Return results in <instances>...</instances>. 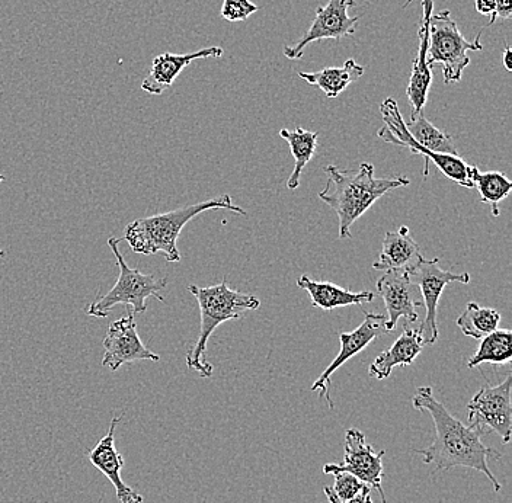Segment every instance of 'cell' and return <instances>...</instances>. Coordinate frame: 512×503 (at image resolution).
Wrapping results in <instances>:
<instances>
[{
	"mask_svg": "<svg viewBox=\"0 0 512 503\" xmlns=\"http://www.w3.org/2000/svg\"><path fill=\"white\" fill-rule=\"evenodd\" d=\"M421 249L409 232V227L400 226L398 232L384 235L382 253L373 265L376 271L411 272L422 261Z\"/></svg>",
	"mask_w": 512,
	"mask_h": 503,
	"instance_id": "ac0fdd59",
	"label": "cell"
},
{
	"mask_svg": "<svg viewBox=\"0 0 512 503\" xmlns=\"http://www.w3.org/2000/svg\"><path fill=\"white\" fill-rule=\"evenodd\" d=\"M334 503H373V499H371V488L366 485L363 490H361L358 495H355L354 498H351L350 501Z\"/></svg>",
	"mask_w": 512,
	"mask_h": 503,
	"instance_id": "f546056e",
	"label": "cell"
},
{
	"mask_svg": "<svg viewBox=\"0 0 512 503\" xmlns=\"http://www.w3.org/2000/svg\"><path fill=\"white\" fill-rule=\"evenodd\" d=\"M438 262H440L438 258L432 259V261L422 259L418 267L409 272V278L418 287L422 304L425 306L424 322L418 329L424 346L434 345L440 335L437 325L438 303H440L441 294L446 290L447 285L470 283L469 272L454 274L451 271H444L438 267Z\"/></svg>",
	"mask_w": 512,
	"mask_h": 503,
	"instance_id": "ba28073f",
	"label": "cell"
},
{
	"mask_svg": "<svg viewBox=\"0 0 512 503\" xmlns=\"http://www.w3.org/2000/svg\"><path fill=\"white\" fill-rule=\"evenodd\" d=\"M511 383L512 377L508 374L496 386L486 384L467 405L469 426L480 429L485 435L496 432L504 444L510 442L512 432Z\"/></svg>",
	"mask_w": 512,
	"mask_h": 503,
	"instance_id": "9c48e42d",
	"label": "cell"
},
{
	"mask_svg": "<svg viewBox=\"0 0 512 503\" xmlns=\"http://www.w3.org/2000/svg\"><path fill=\"white\" fill-rule=\"evenodd\" d=\"M6 256V253L2 251V249H0V258H5Z\"/></svg>",
	"mask_w": 512,
	"mask_h": 503,
	"instance_id": "d6a6232c",
	"label": "cell"
},
{
	"mask_svg": "<svg viewBox=\"0 0 512 503\" xmlns=\"http://www.w3.org/2000/svg\"><path fill=\"white\" fill-rule=\"evenodd\" d=\"M332 476L335 477L334 486L332 488L325 486V489H323L329 503L350 501L366 486L360 479L350 473L339 472L332 474Z\"/></svg>",
	"mask_w": 512,
	"mask_h": 503,
	"instance_id": "484cf974",
	"label": "cell"
},
{
	"mask_svg": "<svg viewBox=\"0 0 512 503\" xmlns=\"http://www.w3.org/2000/svg\"><path fill=\"white\" fill-rule=\"evenodd\" d=\"M422 21L419 25V48L414 64H412L411 79H409L406 96L411 104V120L422 114L428 101L432 83V67L428 64V48H430V22L434 0H421Z\"/></svg>",
	"mask_w": 512,
	"mask_h": 503,
	"instance_id": "9a60e30c",
	"label": "cell"
},
{
	"mask_svg": "<svg viewBox=\"0 0 512 503\" xmlns=\"http://www.w3.org/2000/svg\"><path fill=\"white\" fill-rule=\"evenodd\" d=\"M355 5L354 0H329L316 11L313 24L296 46L284 47V56L290 60H300L304 48L320 40H342L355 34L360 16L348 15V9Z\"/></svg>",
	"mask_w": 512,
	"mask_h": 503,
	"instance_id": "8fae6325",
	"label": "cell"
},
{
	"mask_svg": "<svg viewBox=\"0 0 512 503\" xmlns=\"http://www.w3.org/2000/svg\"><path fill=\"white\" fill-rule=\"evenodd\" d=\"M328 175L325 189L319 198L338 214L339 239H352L351 227L373 207L377 200L393 189L411 184L405 176L376 178L374 165L363 162L357 172L345 171L338 166L325 168Z\"/></svg>",
	"mask_w": 512,
	"mask_h": 503,
	"instance_id": "3957f363",
	"label": "cell"
},
{
	"mask_svg": "<svg viewBox=\"0 0 512 503\" xmlns=\"http://www.w3.org/2000/svg\"><path fill=\"white\" fill-rule=\"evenodd\" d=\"M377 291L387 310V333L398 326L400 317L408 323L418 320V307L422 306L421 293L412 283L408 272L387 271L377 281Z\"/></svg>",
	"mask_w": 512,
	"mask_h": 503,
	"instance_id": "5bb4252c",
	"label": "cell"
},
{
	"mask_svg": "<svg viewBox=\"0 0 512 503\" xmlns=\"http://www.w3.org/2000/svg\"><path fill=\"white\" fill-rule=\"evenodd\" d=\"M121 422V416H114L105 437L95 445L94 450L88 453L89 461L99 470L114 486L118 501L121 503H143L140 493L128 488L121 479V470L124 469V458L115 448V429Z\"/></svg>",
	"mask_w": 512,
	"mask_h": 503,
	"instance_id": "2e32d148",
	"label": "cell"
},
{
	"mask_svg": "<svg viewBox=\"0 0 512 503\" xmlns=\"http://www.w3.org/2000/svg\"><path fill=\"white\" fill-rule=\"evenodd\" d=\"M383 127L380 128L379 139L383 142L406 147L414 155L424 156V176L430 173V163H434L441 173L462 187L473 188L469 178V166L459 155L453 140L444 131L438 130L424 114L418 115L411 123L406 124L393 98L384 99L380 105Z\"/></svg>",
	"mask_w": 512,
	"mask_h": 503,
	"instance_id": "7a4b0ae2",
	"label": "cell"
},
{
	"mask_svg": "<svg viewBox=\"0 0 512 503\" xmlns=\"http://www.w3.org/2000/svg\"><path fill=\"white\" fill-rule=\"evenodd\" d=\"M502 63H504L505 69L508 72L512 70V50L510 47L505 48L504 56H502Z\"/></svg>",
	"mask_w": 512,
	"mask_h": 503,
	"instance_id": "4dcf8cb0",
	"label": "cell"
},
{
	"mask_svg": "<svg viewBox=\"0 0 512 503\" xmlns=\"http://www.w3.org/2000/svg\"><path fill=\"white\" fill-rule=\"evenodd\" d=\"M281 139L286 140L288 146H290L291 155L294 158V171L291 172L290 178L287 181V188L294 191L300 187V179H302V173L306 168L307 163L313 159L316 150H318V133H312V131L304 130V128H296V130H284L280 131Z\"/></svg>",
	"mask_w": 512,
	"mask_h": 503,
	"instance_id": "7402d4cb",
	"label": "cell"
},
{
	"mask_svg": "<svg viewBox=\"0 0 512 503\" xmlns=\"http://www.w3.org/2000/svg\"><path fill=\"white\" fill-rule=\"evenodd\" d=\"M6 181V176L5 175H2V173H0V184H3V182Z\"/></svg>",
	"mask_w": 512,
	"mask_h": 503,
	"instance_id": "1f68e13d",
	"label": "cell"
},
{
	"mask_svg": "<svg viewBox=\"0 0 512 503\" xmlns=\"http://www.w3.org/2000/svg\"><path fill=\"white\" fill-rule=\"evenodd\" d=\"M258 11L259 6L254 5L251 0H224L220 15L226 21L239 22L245 21Z\"/></svg>",
	"mask_w": 512,
	"mask_h": 503,
	"instance_id": "4316f807",
	"label": "cell"
},
{
	"mask_svg": "<svg viewBox=\"0 0 512 503\" xmlns=\"http://www.w3.org/2000/svg\"><path fill=\"white\" fill-rule=\"evenodd\" d=\"M299 78L310 85L318 86L329 99H335L341 95L351 83L363 78L364 67L360 66L354 59L347 60L342 67H326L320 72H299Z\"/></svg>",
	"mask_w": 512,
	"mask_h": 503,
	"instance_id": "44dd1931",
	"label": "cell"
},
{
	"mask_svg": "<svg viewBox=\"0 0 512 503\" xmlns=\"http://www.w3.org/2000/svg\"><path fill=\"white\" fill-rule=\"evenodd\" d=\"M499 323H501V315L498 310L479 306L473 301L467 304L466 310L457 319V326L463 335L473 339L485 338L499 328Z\"/></svg>",
	"mask_w": 512,
	"mask_h": 503,
	"instance_id": "d4e9b609",
	"label": "cell"
},
{
	"mask_svg": "<svg viewBox=\"0 0 512 503\" xmlns=\"http://www.w3.org/2000/svg\"><path fill=\"white\" fill-rule=\"evenodd\" d=\"M469 178L473 188H478L480 201L491 207L492 216L498 217L501 214L499 204L511 194V179L498 171L482 173L476 166H469Z\"/></svg>",
	"mask_w": 512,
	"mask_h": 503,
	"instance_id": "603a6c76",
	"label": "cell"
},
{
	"mask_svg": "<svg viewBox=\"0 0 512 503\" xmlns=\"http://www.w3.org/2000/svg\"><path fill=\"white\" fill-rule=\"evenodd\" d=\"M387 316L376 315V313L364 312V320L355 331L339 332V341H341V351L336 355L334 361L329 367L320 374L318 380L313 383L312 392H318L319 397L326 399L329 408L334 409V400L331 399V377L338 368H341L345 362L350 361L352 357L360 354L367 348L371 342L376 341L379 336L387 333Z\"/></svg>",
	"mask_w": 512,
	"mask_h": 503,
	"instance_id": "4fadbf2b",
	"label": "cell"
},
{
	"mask_svg": "<svg viewBox=\"0 0 512 503\" xmlns=\"http://www.w3.org/2000/svg\"><path fill=\"white\" fill-rule=\"evenodd\" d=\"M386 450L376 453L374 448L366 441V435L358 429H348L345 432V456L341 464L329 463L323 466V473L334 474L339 472L350 473L360 479L364 485L376 489L382 502L386 503V496L382 488L383 483V457Z\"/></svg>",
	"mask_w": 512,
	"mask_h": 503,
	"instance_id": "30bf717a",
	"label": "cell"
},
{
	"mask_svg": "<svg viewBox=\"0 0 512 503\" xmlns=\"http://www.w3.org/2000/svg\"><path fill=\"white\" fill-rule=\"evenodd\" d=\"M512 15V0H495V14L486 27L494 25L498 19H510Z\"/></svg>",
	"mask_w": 512,
	"mask_h": 503,
	"instance_id": "83f0119b",
	"label": "cell"
},
{
	"mask_svg": "<svg viewBox=\"0 0 512 503\" xmlns=\"http://www.w3.org/2000/svg\"><path fill=\"white\" fill-rule=\"evenodd\" d=\"M424 349L421 333L418 329L408 328L405 325L402 335L396 339L395 344L371 362L368 376L374 380H386L392 374L393 368L409 367Z\"/></svg>",
	"mask_w": 512,
	"mask_h": 503,
	"instance_id": "d6986e66",
	"label": "cell"
},
{
	"mask_svg": "<svg viewBox=\"0 0 512 503\" xmlns=\"http://www.w3.org/2000/svg\"><path fill=\"white\" fill-rule=\"evenodd\" d=\"M118 245H120V239H117V237L108 239V246L114 253L115 261H117L118 269H120L117 283L107 294L96 297L86 307V315L105 319V317L110 316L111 310L118 304H126L133 313H144L147 310V299L149 297L165 303V299L160 296V291L168 285V278L143 274L139 269L128 267Z\"/></svg>",
	"mask_w": 512,
	"mask_h": 503,
	"instance_id": "8992f818",
	"label": "cell"
},
{
	"mask_svg": "<svg viewBox=\"0 0 512 503\" xmlns=\"http://www.w3.org/2000/svg\"><path fill=\"white\" fill-rule=\"evenodd\" d=\"M476 11L482 15L495 14V0H475Z\"/></svg>",
	"mask_w": 512,
	"mask_h": 503,
	"instance_id": "f1b7e54d",
	"label": "cell"
},
{
	"mask_svg": "<svg viewBox=\"0 0 512 503\" xmlns=\"http://www.w3.org/2000/svg\"><path fill=\"white\" fill-rule=\"evenodd\" d=\"M102 345H104L105 352L101 365L110 368L112 373H115L124 364H133V362L144 360L155 362L160 360L159 355L150 351L140 339L136 319L130 309L126 316L115 320L108 326L107 335H105Z\"/></svg>",
	"mask_w": 512,
	"mask_h": 503,
	"instance_id": "7c38bea8",
	"label": "cell"
},
{
	"mask_svg": "<svg viewBox=\"0 0 512 503\" xmlns=\"http://www.w3.org/2000/svg\"><path fill=\"white\" fill-rule=\"evenodd\" d=\"M412 405L419 412L430 413L434 422L435 438L430 447L414 450L425 464H434V473L466 467L485 474L495 492H501L502 485L489 469V461H498L502 456L495 448L483 444L482 437L485 434L480 429L464 425L454 418L446 406L435 399L430 386L416 390Z\"/></svg>",
	"mask_w": 512,
	"mask_h": 503,
	"instance_id": "6da1fadb",
	"label": "cell"
},
{
	"mask_svg": "<svg viewBox=\"0 0 512 503\" xmlns=\"http://www.w3.org/2000/svg\"><path fill=\"white\" fill-rule=\"evenodd\" d=\"M297 287L306 290L312 299V306L319 309L332 312L338 307L354 306V304L373 303L376 294L371 291H361V293H352L347 288L339 285L326 283V281H313L307 275L297 280Z\"/></svg>",
	"mask_w": 512,
	"mask_h": 503,
	"instance_id": "ffe728a7",
	"label": "cell"
},
{
	"mask_svg": "<svg viewBox=\"0 0 512 503\" xmlns=\"http://www.w3.org/2000/svg\"><path fill=\"white\" fill-rule=\"evenodd\" d=\"M208 210H229L240 216H248L243 208L233 204L229 194H223L203 203L131 221L124 232V240L133 252L142 255H163L168 264H179L182 258L178 249V239L182 229L198 214Z\"/></svg>",
	"mask_w": 512,
	"mask_h": 503,
	"instance_id": "277c9868",
	"label": "cell"
},
{
	"mask_svg": "<svg viewBox=\"0 0 512 503\" xmlns=\"http://www.w3.org/2000/svg\"><path fill=\"white\" fill-rule=\"evenodd\" d=\"M188 291L200 307L201 325L197 341L187 352V367L197 371L198 376H213V365L206 360L208 339L214 331L229 320H238L248 310L261 307V301L251 294L232 290L226 280L211 287L190 285Z\"/></svg>",
	"mask_w": 512,
	"mask_h": 503,
	"instance_id": "5b68a950",
	"label": "cell"
},
{
	"mask_svg": "<svg viewBox=\"0 0 512 503\" xmlns=\"http://www.w3.org/2000/svg\"><path fill=\"white\" fill-rule=\"evenodd\" d=\"M222 47H207L188 54L163 53L153 59L149 75L143 80L142 89L146 94L159 96L171 89L185 67L192 62L208 57H222Z\"/></svg>",
	"mask_w": 512,
	"mask_h": 503,
	"instance_id": "e0dca14e",
	"label": "cell"
},
{
	"mask_svg": "<svg viewBox=\"0 0 512 503\" xmlns=\"http://www.w3.org/2000/svg\"><path fill=\"white\" fill-rule=\"evenodd\" d=\"M478 351L467 361V368L479 367L483 362L499 365L512 360V332L510 329H496L480 339Z\"/></svg>",
	"mask_w": 512,
	"mask_h": 503,
	"instance_id": "cb8c5ba5",
	"label": "cell"
},
{
	"mask_svg": "<svg viewBox=\"0 0 512 503\" xmlns=\"http://www.w3.org/2000/svg\"><path fill=\"white\" fill-rule=\"evenodd\" d=\"M482 32L475 41H467L463 37L459 25L454 21L450 11H441L431 16L430 48H428V64H441L444 83L460 82L464 69L470 64L469 51H482L480 43Z\"/></svg>",
	"mask_w": 512,
	"mask_h": 503,
	"instance_id": "52a82bcc",
	"label": "cell"
}]
</instances>
